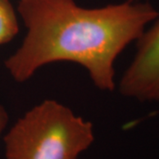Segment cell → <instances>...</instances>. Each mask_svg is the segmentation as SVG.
I'll return each instance as SVG.
<instances>
[{"label": "cell", "instance_id": "cell-1", "mask_svg": "<svg viewBox=\"0 0 159 159\" xmlns=\"http://www.w3.org/2000/svg\"><path fill=\"white\" fill-rule=\"evenodd\" d=\"M27 34L5 61L14 80L25 82L48 64L68 61L88 71L99 89L113 91L114 64L159 12L151 4L127 0L98 8L75 0H19Z\"/></svg>", "mask_w": 159, "mask_h": 159}, {"label": "cell", "instance_id": "cell-2", "mask_svg": "<svg viewBox=\"0 0 159 159\" xmlns=\"http://www.w3.org/2000/svg\"><path fill=\"white\" fill-rule=\"evenodd\" d=\"M95 141L93 125L60 102L30 109L4 137L6 159H78Z\"/></svg>", "mask_w": 159, "mask_h": 159}, {"label": "cell", "instance_id": "cell-3", "mask_svg": "<svg viewBox=\"0 0 159 159\" xmlns=\"http://www.w3.org/2000/svg\"><path fill=\"white\" fill-rule=\"evenodd\" d=\"M136 40V52L119 80L123 97L159 103V15Z\"/></svg>", "mask_w": 159, "mask_h": 159}, {"label": "cell", "instance_id": "cell-4", "mask_svg": "<svg viewBox=\"0 0 159 159\" xmlns=\"http://www.w3.org/2000/svg\"><path fill=\"white\" fill-rule=\"evenodd\" d=\"M19 32L17 14L9 0H0V45L10 42Z\"/></svg>", "mask_w": 159, "mask_h": 159}, {"label": "cell", "instance_id": "cell-5", "mask_svg": "<svg viewBox=\"0 0 159 159\" xmlns=\"http://www.w3.org/2000/svg\"><path fill=\"white\" fill-rule=\"evenodd\" d=\"M8 120H9V116L4 106L0 104V135L3 133V131L6 129Z\"/></svg>", "mask_w": 159, "mask_h": 159}, {"label": "cell", "instance_id": "cell-6", "mask_svg": "<svg viewBox=\"0 0 159 159\" xmlns=\"http://www.w3.org/2000/svg\"><path fill=\"white\" fill-rule=\"evenodd\" d=\"M130 1H137V0H130Z\"/></svg>", "mask_w": 159, "mask_h": 159}]
</instances>
